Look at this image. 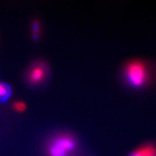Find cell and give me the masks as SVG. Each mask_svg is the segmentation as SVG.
Listing matches in <instances>:
<instances>
[{"mask_svg": "<svg viewBox=\"0 0 156 156\" xmlns=\"http://www.w3.org/2000/svg\"><path fill=\"white\" fill-rule=\"evenodd\" d=\"M151 69V64L145 60H129L123 66V78L128 85L134 88L145 87L153 79Z\"/></svg>", "mask_w": 156, "mask_h": 156, "instance_id": "1", "label": "cell"}, {"mask_svg": "<svg viewBox=\"0 0 156 156\" xmlns=\"http://www.w3.org/2000/svg\"><path fill=\"white\" fill-rule=\"evenodd\" d=\"M78 149L76 139L71 134L58 135L47 146L48 156H73Z\"/></svg>", "mask_w": 156, "mask_h": 156, "instance_id": "2", "label": "cell"}, {"mask_svg": "<svg viewBox=\"0 0 156 156\" xmlns=\"http://www.w3.org/2000/svg\"><path fill=\"white\" fill-rule=\"evenodd\" d=\"M128 156H156V145L147 143L132 151Z\"/></svg>", "mask_w": 156, "mask_h": 156, "instance_id": "3", "label": "cell"}, {"mask_svg": "<svg viewBox=\"0 0 156 156\" xmlns=\"http://www.w3.org/2000/svg\"><path fill=\"white\" fill-rule=\"evenodd\" d=\"M46 74V69L43 65H35L30 70L29 79L33 83H38L44 79Z\"/></svg>", "mask_w": 156, "mask_h": 156, "instance_id": "4", "label": "cell"}, {"mask_svg": "<svg viewBox=\"0 0 156 156\" xmlns=\"http://www.w3.org/2000/svg\"><path fill=\"white\" fill-rule=\"evenodd\" d=\"M12 93L11 87L6 83H0V101L7 100Z\"/></svg>", "mask_w": 156, "mask_h": 156, "instance_id": "5", "label": "cell"}, {"mask_svg": "<svg viewBox=\"0 0 156 156\" xmlns=\"http://www.w3.org/2000/svg\"><path fill=\"white\" fill-rule=\"evenodd\" d=\"M13 107L16 111L23 112L26 109V105L22 102H16L14 104Z\"/></svg>", "mask_w": 156, "mask_h": 156, "instance_id": "6", "label": "cell"}]
</instances>
